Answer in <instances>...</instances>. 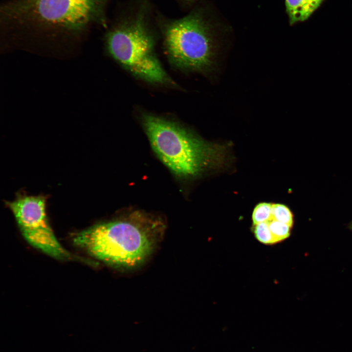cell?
Instances as JSON below:
<instances>
[{
    "label": "cell",
    "mask_w": 352,
    "mask_h": 352,
    "mask_svg": "<svg viewBox=\"0 0 352 352\" xmlns=\"http://www.w3.org/2000/svg\"><path fill=\"white\" fill-rule=\"evenodd\" d=\"M165 229L159 217L134 211L81 231L73 241L99 260L129 270L148 259L163 239Z\"/></svg>",
    "instance_id": "6da1fadb"
},
{
    "label": "cell",
    "mask_w": 352,
    "mask_h": 352,
    "mask_svg": "<svg viewBox=\"0 0 352 352\" xmlns=\"http://www.w3.org/2000/svg\"><path fill=\"white\" fill-rule=\"evenodd\" d=\"M108 0H10L0 9L4 27L78 35L104 22Z\"/></svg>",
    "instance_id": "7a4b0ae2"
},
{
    "label": "cell",
    "mask_w": 352,
    "mask_h": 352,
    "mask_svg": "<svg viewBox=\"0 0 352 352\" xmlns=\"http://www.w3.org/2000/svg\"><path fill=\"white\" fill-rule=\"evenodd\" d=\"M141 121L154 151L176 176L192 178L208 166V145L183 125L148 112Z\"/></svg>",
    "instance_id": "3957f363"
},
{
    "label": "cell",
    "mask_w": 352,
    "mask_h": 352,
    "mask_svg": "<svg viewBox=\"0 0 352 352\" xmlns=\"http://www.w3.org/2000/svg\"><path fill=\"white\" fill-rule=\"evenodd\" d=\"M154 44L141 16L114 28L106 38L110 55L133 76L153 84L176 87L159 61Z\"/></svg>",
    "instance_id": "277c9868"
},
{
    "label": "cell",
    "mask_w": 352,
    "mask_h": 352,
    "mask_svg": "<svg viewBox=\"0 0 352 352\" xmlns=\"http://www.w3.org/2000/svg\"><path fill=\"white\" fill-rule=\"evenodd\" d=\"M164 47L170 62L181 70L207 73L214 66L213 40L199 16L189 15L169 24L165 29Z\"/></svg>",
    "instance_id": "5b68a950"
},
{
    "label": "cell",
    "mask_w": 352,
    "mask_h": 352,
    "mask_svg": "<svg viewBox=\"0 0 352 352\" xmlns=\"http://www.w3.org/2000/svg\"><path fill=\"white\" fill-rule=\"evenodd\" d=\"M25 240L47 255L62 260H81L59 242L50 227L43 196H21L7 203Z\"/></svg>",
    "instance_id": "8992f818"
},
{
    "label": "cell",
    "mask_w": 352,
    "mask_h": 352,
    "mask_svg": "<svg viewBox=\"0 0 352 352\" xmlns=\"http://www.w3.org/2000/svg\"><path fill=\"white\" fill-rule=\"evenodd\" d=\"M325 0H285L289 23L294 24L308 20Z\"/></svg>",
    "instance_id": "52a82bcc"
},
{
    "label": "cell",
    "mask_w": 352,
    "mask_h": 352,
    "mask_svg": "<svg viewBox=\"0 0 352 352\" xmlns=\"http://www.w3.org/2000/svg\"><path fill=\"white\" fill-rule=\"evenodd\" d=\"M269 228L276 243L281 242L290 236V226L271 219L268 221Z\"/></svg>",
    "instance_id": "ba28073f"
},
{
    "label": "cell",
    "mask_w": 352,
    "mask_h": 352,
    "mask_svg": "<svg viewBox=\"0 0 352 352\" xmlns=\"http://www.w3.org/2000/svg\"><path fill=\"white\" fill-rule=\"evenodd\" d=\"M271 219L286 223L290 227L293 225V216L289 208L281 204H272Z\"/></svg>",
    "instance_id": "9c48e42d"
},
{
    "label": "cell",
    "mask_w": 352,
    "mask_h": 352,
    "mask_svg": "<svg viewBox=\"0 0 352 352\" xmlns=\"http://www.w3.org/2000/svg\"><path fill=\"white\" fill-rule=\"evenodd\" d=\"M272 204L263 202L258 204L252 213L254 225L261 222H267L271 220Z\"/></svg>",
    "instance_id": "30bf717a"
},
{
    "label": "cell",
    "mask_w": 352,
    "mask_h": 352,
    "mask_svg": "<svg viewBox=\"0 0 352 352\" xmlns=\"http://www.w3.org/2000/svg\"><path fill=\"white\" fill-rule=\"evenodd\" d=\"M253 231L256 239L260 242L265 244L276 243L269 228L268 221L254 225Z\"/></svg>",
    "instance_id": "8fae6325"
},
{
    "label": "cell",
    "mask_w": 352,
    "mask_h": 352,
    "mask_svg": "<svg viewBox=\"0 0 352 352\" xmlns=\"http://www.w3.org/2000/svg\"></svg>",
    "instance_id": "7c38bea8"
}]
</instances>
